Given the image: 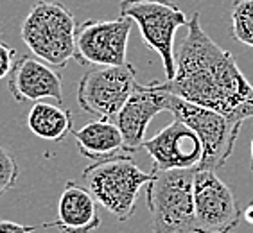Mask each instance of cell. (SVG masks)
I'll return each mask as SVG.
<instances>
[{
	"label": "cell",
	"instance_id": "4fadbf2b",
	"mask_svg": "<svg viewBox=\"0 0 253 233\" xmlns=\"http://www.w3.org/2000/svg\"><path fill=\"white\" fill-rule=\"evenodd\" d=\"M102 224L97 201L86 187L67 181L58 201V215L42 228H56L61 233H92Z\"/></svg>",
	"mask_w": 253,
	"mask_h": 233
},
{
	"label": "cell",
	"instance_id": "5bb4252c",
	"mask_svg": "<svg viewBox=\"0 0 253 233\" xmlns=\"http://www.w3.org/2000/svg\"><path fill=\"white\" fill-rule=\"evenodd\" d=\"M72 136L76 138V146H78L79 153L84 158H90L93 161L129 155L124 147L121 129L113 120L95 118V120L84 124L83 127L74 129Z\"/></svg>",
	"mask_w": 253,
	"mask_h": 233
},
{
	"label": "cell",
	"instance_id": "30bf717a",
	"mask_svg": "<svg viewBox=\"0 0 253 233\" xmlns=\"http://www.w3.org/2000/svg\"><path fill=\"white\" fill-rule=\"evenodd\" d=\"M142 147L153 160L151 172L178 169H198L203 158L200 136L187 124L174 118L153 138L144 140Z\"/></svg>",
	"mask_w": 253,
	"mask_h": 233
},
{
	"label": "cell",
	"instance_id": "3957f363",
	"mask_svg": "<svg viewBox=\"0 0 253 233\" xmlns=\"http://www.w3.org/2000/svg\"><path fill=\"white\" fill-rule=\"evenodd\" d=\"M76 20L59 2L40 0L20 25L22 41L34 58L54 68H65L76 52Z\"/></svg>",
	"mask_w": 253,
	"mask_h": 233
},
{
	"label": "cell",
	"instance_id": "7c38bea8",
	"mask_svg": "<svg viewBox=\"0 0 253 233\" xmlns=\"http://www.w3.org/2000/svg\"><path fill=\"white\" fill-rule=\"evenodd\" d=\"M7 88L16 102H38L54 99L63 101V79L56 68L38 58L24 56L15 61L7 79Z\"/></svg>",
	"mask_w": 253,
	"mask_h": 233
},
{
	"label": "cell",
	"instance_id": "52a82bcc",
	"mask_svg": "<svg viewBox=\"0 0 253 233\" xmlns=\"http://www.w3.org/2000/svg\"><path fill=\"white\" fill-rule=\"evenodd\" d=\"M140 83L131 63L117 67H92L78 84L79 108L95 118L113 120Z\"/></svg>",
	"mask_w": 253,
	"mask_h": 233
},
{
	"label": "cell",
	"instance_id": "9a60e30c",
	"mask_svg": "<svg viewBox=\"0 0 253 233\" xmlns=\"http://www.w3.org/2000/svg\"><path fill=\"white\" fill-rule=\"evenodd\" d=\"M25 124L33 135L47 142H61L74 131L72 113L58 102H34Z\"/></svg>",
	"mask_w": 253,
	"mask_h": 233
},
{
	"label": "cell",
	"instance_id": "8992f818",
	"mask_svg": "<svg viewBox=\"0 0 253 233\" xmlns=\"http://www.w3.org/2000/svg\"><path fill=\"white\" fill-rule=\"evenodd\" d=\"M119 13L138 25L144 43L160 56L167 79L174 78V36L178 29L189 25L185 13L169 0H121Z\"/></svg>",
	"mask_w": 253,
	"mask_h": 233
},
{
	"label": "cell",
	"instance_id": "277c9868",
	"mask_svg": "<svg viewBox=\"0 0 253 233\" xmlns=\"http://www.w3.org/2000/svg\"><path fill=\"white\" fill-rule=\"evenodd\" d=\"M146 185V204L153 233H192L196 169L153 172Z\"/></svg>",
	"mask_w": 253,
	"mask_h": 233
},
{
	"label": "cell",
	"instance_id": "2e32d148",
	"mask_svg": "<svg viewBox=\"0 0 253 233\" xmlns=\"http://www.w3.org/2000/svg\"><path fill=\"white\" fill-rule=\"evenodd\" d=\"M230 34L253 49V0H234L230 5Z\"/></svg>",
	"mask_w": 253,
	"mask_h": 233
},
{
	"label": "cell",
	"instance_id": "ac0fdd59",
	"mask_svg": "<svg viewBox=\"0 0 253 233\" xmlns=\"http://www.w3.org/2000/svg\"><path fill=\"white\" fill-rule=\"evenodd\" d=\"M16 50L15 47L7 45L5 41H0V79L9 78L13 65L16 61Z\"/></svg>",
	"mask_w": 253,
	"mask_h": 233
},
{
	"label": "cell",
	"instance_id": "e0dca14e",
	"mask_svg": "<svg viewBox=\"0 0 253 233\" xmlns=\"http://www.w3.org/2000/svg\"><path fill=\"white\" fill-rule=\"evenodd\" d=\"M20 174L18 161L5 147L0 146V197L16 185Z\"/></svg>",
	"mask_w": 253,
	"mask_h": 233
},
{
	"label": "cell",
	"instance_id": "9c48e42d",
	"mask_svg": "<svg viewBox=\"0 0 253 233\" xmlns=\"http://www.w3.org/2000/svg\"><path fill=\"white\" fill-rule=\"evenodd\" d=\"M133 20L119 16L115 20H86L76 31L74 58L86 67H117L126 61L127 39Z\"/></svg>",
	"mask_w": 253,
	"mask_h": 233
},
{
	"label": "cell",
	"instance_id": "8fae6325",
	"mask_svg": "<svg viewBox=\"0 0 253 233\" xmlns=\"http://www.w3.org/2000/svg\"><path fill=\"white\" fill-rule=\"evenodd\" d=\"M160 112H166V92L158 86V81L140 84L113 118L122 133L127 153L140 149L149 122Z\"/></svg>",
	"mask_w": 253,
	"mask_h": 233
},
{
	"label": "cell",
	"instance_id": "44dd1931",
	"mask_svg": "<svg viewBox=\"0 0 253 233\" xmlns=\"http://www.w3.org/2000/svg\"><path fill=\"white\" fill-rule=\"evenodd\" d=\"M250 155H252V163H250V165H252V170H253V136H252V144H250Z\"/></svg>",
	"mask_w": 253,
	"mask_h": 233
},
{
	"label": "cell",
	"instance_id": "5b68a950",
	"mask_svg": "<svg viewBox=\"0 0 253 233\" xmlns=\"http://www.w3.org/2000/svg\"><path fill=\"white\" fill-rule=\"evenodd\" d=\"M166 112H170L174 118L187 124L200 136L203 158L198 169L217 170L226 163L237 142L241 122L230 120L210 108L192 104L169 92H166Z\"/></svg>",
	"mask_w": 253,
	"mask_h": 233
},
{
	"label": "cell",
	"instance_id": "ba28073f",
	"mask_svg": "<svg viewBox=\"0 0 253 233\" xmlns=\"http://www.w3.org/2000/svg\"><path fill=\"white\" fill-rule=\"evenodd\" d=\"M243 210L228 185L215 170L196 169L192 233H234Z\"/></svg>",
	"mask_w": 253,
	"mask_h": 233
},
{
	"label": "cell",
	"instance_id": "d6986e66",
	"mask_svg": "<svg viewBox=\"0 0 253 233\" xmlns=\"http://www.w3.org/2000/svg\"><path fill=\"white\" fill-rule=\"evenodd\" d=\"M42 226H25V224L0 219V233H33L34 230H40Z\"/></svg>",
	"mask_w": 253,
	"mask_h": 233
},
{
	"label": "cell",
	"instance_id": "6da1fadb",
	"mask_svg": "<svg viewBox=\"0 0 253 233\" xmlns=\"http://www.w3.org/2000/svg\"><path fill=\"white\" fill-rule=\"evenodd\" d=\"M158 86L241 124L253 116V84L239 68L234 54L205 33L200 13L189 20L187 36L176 52L174 78L158 81Z\"/></svg>",
	"mask_w": 253,
	"mask_h": 233
},
{
	"label": "cell",
	"instance_id": "ffe728a7",
	"mask_svg": "<svg viewBox=\"0 0 253 233\" xmlns=\"http://www.w3.org/2000/svg\"><path fill=\"white\" fill-rule=\"evenodd\" d=\"M243 219L246 221L248 224H253V201L243 210Z\"/></svg>",
	"mask_w": 253,
	"mask_h": 233
},
{
	"label": "cell",
	"instance_id": "7a4b0ae2",
	"mask_svg": "<svg viewBox=\"0 0 253 233\" xmlns=\"http://www.w3.org/2000/svg\"><path fill=\"white\" fill-rule=\"evenodd\" d=\"M153 176V172H144L129 155L93 161L83 170L84 187L97 204L121 223L133 217L142 187H146Z\"/></svg>",
	"mask_w": 253,
	"mask_h": 233
}]
</instances>
